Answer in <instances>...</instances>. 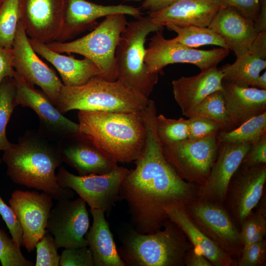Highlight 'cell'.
Masks as SVG:
<instances>
[{"instance_id": "21", "label": "cell", "mask_w": 266, "mask_h": 266, "mask_svg": "<svg viewBox=\"0 0 266 266\" xmlns=\"http://www.w3.org/2000/svg\"><path fill=\"white\" fill-rule=\"evenodd\" d=\"M224 6L218 0H175L166 7L149 13L155 24L166 26L208 27Z\"/></svg>"}, {"instance_id": "3", "label": "cell", "mask_w": 266, "mask_h": 266, "mask_svg": "<svg viewBox=\"0 0 266 266\" xmlns=\"http://www.w3.org/2000/svg\"><path fill=\"white\" fill-rule=\"evenodd\" d=\"M78 133L116 163H130L140 156L146 127L143 111L118 112L79 110Z\"/></svg>"}, {"instance_id": "45", "label": "cell", "mask_w": 266, "mask_h": 266, "mask_svg": "<svg viewBox=\"0 0 266 266\" xmlns=\"http://www.w3.org/2000/svg\"><path fill=\"white\" fill-rule=\"evenodd\" d=\"M184 263L187 266H212L210 262L193 247L186 252Z\"/></svg>"}, {"instance_id": "39", "label": "cell", "mask_w": 266, "mask_h": 266, "mask_svg": "<svg viewBox=\"0 0 266 266\" xmlns=\"http://www.w3.org/2000/svg\"><path fill=\"white\" fill-rule=\"evenodd\" d=\"M188 127V139L191 140H199L217 136L220 132V128L216 122L201 117L189 118Z\"/></svg>"}, {"instance_id": "38", "label": "cell", "mask_w": 266, "mask_h": 266, "mask_svg": "<svg viewBox=\"0 0 266 266\" xmlns=\"http://www.w3.org/2000/svg\"><path fill=\"white\" fill-rule=\"evenodd\" d=\"M237 266H265L266 264V241L265 239L244 246Z\"/></svg>"}, {"instance_id": "17", "label": "cell", "mask_w": 266, "mask_h": 266, "mask_svg": "<svg viewBox=\"0 0 266 266\" xmlns=\"http://www.w3.org/2000/svg\"><path fill=\"white\" fill-rule=\"evenodd\" d=\"M65 0H19L20 21L30 38L56 41L63 22Z\"/></svg>"}, {"instance_id": "31", "label": "cell", "mask_w": 266, "mask_h": 266, "mask_svg": "<svg viewBox=\"0 0 266 266\" xmlns=\"http://www.w3.org/2000/svg\"><path fill=\"white\" fill-rule=\"evenodd\" d=\"M166 27L168 30L177 33V36L173 38L174 40L189 47L214 45L228 49L221 36L208 27L195 26L181 27L172 24Z\"/></svg>"}, {"instance_id": "23", "label": "cell", "mask_w": 266, "mask_h": 266, "mask_svg": "<svg viewBox=\"0 0 266 266\" xmlns=\"http://www.w3.org/2000/svg\"><path fill=\"white\" fill-rule=\"evenodd\" d=\"M223 77L222 71L216 67L196 75L172 80L174 98L182 114L190 111L211 93L222 90Z\"/></svg>"}, {"instance_id": "9", "label": "cell", "mask_w": 266, "mask_h": 266, "mask_svg": "<svg viewBox=\"0 0 266 266\" xmlns=\"http://www.w3.org/2000/svg\"><path fill=\"white\" fill-rule=\"evenodd\" d=\"M218 147L217 136H212L162 145V151L166 160L181 178L200 186L208 178Z\"/></svg>"}, {"instance_id": "20", "label": "cell", "mask_w": 266, "mask_h": 266, "mask_svg": "<svg viewBox=\"0 0 266 266\" xmlns=\"http://www.w3.org/2000/svg\"><path fill=\"white\" fill-rule=\"evenodd\" d=\"M63 162L75 169L79 175L108 173L118 166L79 133L57 142Z\"/></svg>"}, {"instance_id": "11", "label": "cell", "mask_w": 266, "mask_h": 266, "mask_svg": "<svg viewBox=\"0 0 266 266\" xmlns=\"http://www.w3.org/2000/svg\"><path fill=\"white\" fill-rule=\"evenodd\" d=\"M14 78L16 105L28 107L35 112L40 121L39 133L57 142L78 133V124L66 117L43 91L36 89L16 72Z\"/></svg>"}, {"instance_id": "7", "label": "cell", "mask_w": 266, "mask_h": 266, "mask_svg": "<svg viewBox=\"0 0 266 266\" xmlns=\"http://www.w3.org/2000/svg\"><path fill=\"white\" fill-rule=\"evenodd\" d=\"M128 23L125 14H111L81 38L69 42L54 41L46 45L60 53H76L88 58L99 68V76L114 81L118 77L116 50Z\"/></svg>"}, {"instance_id": "6", "label": "cell", "mask_w": 266, "mask_h": 266, "mask_svg": "<svg viewBox=\"0 0 266 266\" xmlns=\"http://www.w3.org/2000/svg\"><path fill=\"white\" fill-rule=\"evenodd\" d=\"M164 29L149 15L140 16L128 22L116 50L117 80L147 98L158 81L159 73L150 72L145 65V44L151 33Z\"/></svg>"}, {"instance_id": "40", "label": "cell", "mask_w": 266, "mask_h": 266, "mask_svg": "<svg viewBox=\"0 0 266 266\" xmlns=\"http://www.w3.org/2000/svg\"><path fill=\"white\" fill-rule=\"evenodd\" d=\"M60 266H94L90 249L87 246L65 249L60 256Z\"/></svg>"}, {"instance_id": "1", "label": "cell", "mask_w": 266, "mask_h": 266, "mask_svg": "<svg viewBox=\"0 0 266 266\" xmlns=\"http://www.w3.org/2000/svg\"><path fill=\"white\" fill-rule=\"evenodd\" d=\"M146 138L142 152L129 170L119 190L125 200L134 230L151 233L161 229L168 219L166 206L186 205L198 198L199 185L188 182L166 160L156 129L157 108L149 104L143 111Z\"/></svg>"}, {"instance_id": "12", "label": "cell", "mask_w": 266, "mask_h": 266, "mask_svg": "<svg viewBox=\"0 0 266 266\" xmlns=\"http://www.w3.org/2000/svg\"><path fill=\"white\" fill-rule=\"evenodd\" d=\"M185 207L208 238L233 259L239 257L243 247L239 230L223 205L197 198Z\"/></svg>"}, {"instance_id": "8", "label": "cell", "mask_w": 266, "mask_h": 266, "mask_svg": "<svg viewBox=\"0 0 266 266\" xmlns=\"http://www.w3.org/2000/svg\"><path fill=\"white\" fill-rule=\"evenodd\" d=\"M146 48L144 62L151 73H160L166 66L188 63L197 66L201 71L217 67L229 55L230 50L220 47L199 50L184 45L172 39H166L163 31L155 32Z\"/></svg>"}, {"instance_id": "41", "label": "cell", "mask_w": 266, "mask_h": 266, "mask_svg": "<svg viewBox=\"0 0 266 266\" xmlns=\"http://www.w3.org/2000/svg\"><path fill=\"white\" fill-rule=\"evenodd\" d=\"M0 215L4 221L13 240L19 246L23 244V231L19 219L12 208L0 196Z\"/></svg>"}, {"instance_id": "42", "label": "cell", "mask_w": 266, "mask_h": 266, "mask_svg": "<svg viewBox=\"0 0 266 266\" xmlns=\"http://www.w3.org/2000/svg\"><path fill=\"white\" fill-rule=\"evenodd\" d=\"M224 6L231 7L254 22L259 15L261 0H218Z\"/></svg>"}, {"instance_id": "48", "label": "cell", "mask_w": 266, "mask_h": 266, "mask_svg": "<svg viewBox=\"0 0 266 266\" xmlns=\"http://www.w3.org/2000/svg\"><path fill=\"white\" fill-rule=\"evenodd\" d=\"M250 86L262 90H266V72L259 75L251 83Z\"/></svg>"}, {"instance_id": "43", "label": "cell", "mask_w": 266, "mask_h": 266, "mask_svg": "<svg viewBox=\"0 0 266 266\" xmlns=\"http://www.w3.org/2000/svg\"><path fill=\"white\" fill-rule=\"evenodd\" d=\"M266 164V134L251 144L240 166H253Z\"/></svg>"}, {"instance_id": "24", "label": "cell", "mask_w": 266, "mask_h": 266, "mask_svg": "<svg viewBox=\"0 0 266 266\" xmlns=\"http://www.w3.org/2000/svg\"><path fill=\"white\" fill-rule=\"evenodd\" d=\"M165 210L168 219L179 227L196 250L203 255L212 266L235 265L234 259L208 238L195 223L185 205H168Z\"/></svg>"}, {"instance_id": "28", "label": "cell", "mask_w": 266, "mask_h": 266, "mask_svg": "<svg viewBox=\"0 0 266 266\" xmlns=\"http://www.w3.org/2000/svg\"><path fill=\"white\" fill-rule=\"evenodd\" d=\"M105 211L103 209H90L93 224L85 238L92 253L94 266H126L105 218Z\"/></svg>"}, {"instance_id": "29", "label": "cell", "mask_w": 266, "mask_h": 266, "mask_svg": "<svg viewBox=\"0 0 266 266\" xmlns=\"http://www.w3.org/2000/svg\"><path fill=\"white\" fill-rule=\"evenodd\" d=\"M184 116L189 118L201 117L211 119L219 125L220 132H228L234 129L227 110L222 90L208 95Z\"/></svg>"}, {"instance_id": "25", "label": "cell", "mask_w": 266, "mask_h": 266, "mask_svg": "<svg viewBox=\"0 0 266 266\" xmlns=\"http://www.w3.org/2000/svg\"><path fill=\"white\" fill-rule=\"evenodd\" d=\"M222 92L234 128L266 112V90L241 87L222 80Z\"/></svg>"}, {"instance_id": "27", "label": "cell", "mask_w": 266, "mask_h": 266, "mask_svg": "<svg viewBox=\"0 0 266 266\" xmlns=\"http://www.w3.org/2000/svg\"><path fill=\"white\" fill-rule=\"evenodd\" d=\"M266 68V31L259 33L247 51L235 61L219 68L223 80L248 87Z\"/></svg>"}, {"instance_id": "2", "label": "cell", "mask_w": 266, "mask_h": 266, "mask_svg": "<svg viewBox=\"0 0 266 266\" xmlns=\"http://www.w3.org/2000/svg\"><path fill=\"white\" fill-rule=\"evenodd\" d=\"M2 160L14 183L42 191L57 201L74 197L72 190L60 187L57 181L55 170L63 162L57 146L39 132H26L3 151Z\"/></svg>"}, {"instance_id": "10", "label": "cell", "mask_w": 266, "mask_h": 266, "mask_svg": "<svg viewBox=\"0 0 266 266\" xmlns=\"http://www.w3.org/2000/svg\"><path fill=\"white\" fill-rule=\"evenodd\" d=\"M128 171L118 166L105 174L76 175L61 166L56 177L60 187L74 191L91 209L106 211L119 200L120 186Z\"/></svg>"}, {"instance_id": "15", "label": "cell", "mask_w": 266, "mask_h": 266, "mask_svg": "<svg viewBox=\"0 0 266 266\" xmlns=\"http://www.w3.org/2000/svg\"><path fill=\"white\" fill-rule=\"evenodd\" d=\"M12 49L16 72L31 85L39 86L56 105L63 84L55 71L38 57L20 21Z\"/></svg>"}, {"instance_id": "46", "label": "cell", "mask_w": 266, "mask_h": 266, "mask_svg": "<svg viewBox=\"0 0 266 266\" xmlns=\"http://www.w3.org/2000/svg\"><path fill=\"white\" fill-rule=\"evenodd\" d=\"M175 0H143L142 7L150 12H154L162 10Z\"/></svg>"}, {"instance_id": "13", "label": "cell", "mask_w": 266, "mask_h": 266, "mask_svg": "<svg viewBox=\"0 0 266 266\" xmlns=\"http://www.w3.org/2000/svg\"><path fill=\"white\" fill-rule=\"evenodd\" d=\"M266 181V164L240 166L227 188L223 205L239 230L262 199Z\"/></svg>"}, {"instance_id": "50", "label": "cell", "mask_w": 266, "mask_h": 266, "mask_svg": "<svg viewBox=\"0 0 266 266\" xmlns=\"http://www.w3.org/2000/svg\"><path fill=\"white\" fill-rule=\"evenodd\" d=\"M3 0H0V5L1 4V3H2Z\"/></svg>"}, {"instance_id": "47", "label": "cell", "mask_w": 266, "mask_h": 266, "mask_svg": "<svg viewBox=\"0 0 266 266\" xmlns=\"http://www.w3.org/2000/svg\"><path fill=\"white\" fill-rule=\"evenodd\" d=\"M254 23L258 33L266 30V0H261L260 12Z\"/></svg>"}, {"instance_id": "19", "label": "cell", "mask_w": 266, "mask_h": 266, "mask_svg": "<svg viewBox=\"0 0 266 266\" xmlns=\"http://www.w3.org/2000/svg\"><path fill=\"white\" fill-rule=\"evenodd\" d=\"M63 26L56 41L66 42L84 32L101 17L121 13L138 18L140 10L132 6L119 4L103 5L86 0H65Z\"/></svg>"}, {"instance_id": "4", "label": "cell", "mask_w": 266, "mask_h": 266, "mask_svg": "<svg viewBox=\"0 0 266 266\" xmlns=\"http://www.w3.org/2000/svg\"><path fill=\"white\" fill-rule=\"evenodd\" d=\"M149 100L119 80L96 75L81 85H63L56 106L63 114L72 110L134 112L143 111Z\"/></svg>"}, {"instance_id": "33", "label": "cell", "mask_w": 266, "mask_h": 266, "mask_svg": "<svg viewBox=\"0 0 266 266\" xmlns=\"http://www.w3.org/2000/svg\"><path fill=\"white\" fill-rule=\"evenodd\" d=\"M19 22V0H3L0 5V46L12 48Z\"/></svg>"}, {"instance_id": "22", "label": "cell", "mask_w": 266, "mask_h": 266, "mask_svg": "<svg viewBox=\"0 0 266 266\" xmlns=\"http://www.w3.org/2000/svg\"><path fill=\"white\" fill-rule=\"evenodd\" d=\"M208 27L221 36L236 58L247 51L258 34L253 21L228 6L219 10Z\"/></svg>"}, {"instance_id": "5", "label": "cell", "mask_w": 266, "mask_h": 266, "mask_svg": "<svg viewBox=\"0 0 266 266\" xmlns=\"http://www.w3.org/2000/svg\"><path fill=\"white\" fill-rule=\"evenodd\" d=\"M192 247L179 227L168 219L153 233L129 231L118 251L126 266H184L185 254Z\"/></svg>"}, {"instance_id": "35", "label": "cell", "mask_w": 266, "mask_h": 266, "mask_svg": "<svg viewBox=\"0 0 266 266\" xmlns=\"http://www.w3.org/2000/svg\"><path fill=\"white\" fill-rule=\"evenodd\" d=\"M255 211H252L242 222L239 235L242 245L258 242L264 239L266 233L265 200Z\"/></svg>"}, {"instance_id": "44", "label": "cell", "mask_w": 266, "mask_h": 266, "mask_svg": "<svg viewBox=\"0 0 266 266\" xmlns=\"http://www.w3.org/2000/svg\"><path fill=\"white\" fill-rule=\"evenodd\" d=\"M15 70L12 64V49L0 46V85L8 77H14Z\"/></svg>"}, {"instance_id": "49", "label": "cell", "mask_w": 266, "mask_h": 266, "mask_svg": "<svg viewBox=\"0 0 266 266\" xmlns=\"http://www.w3.org/2000/svg\"><path fill=\"white\" fill-rule=\"evenodd\" d=\"M125 0L140 1V0Z\"/></svg>"}, {"instance_id": "26", "label": "cell", "mask_w": 266, "mask_h": 266, "mask_svg": "<svg viewBox=\"0 0 266 266\" xmlns=\"http://www.w3.org/2000/svg\"><path fill=\"white\" fill-rule=\"evenodd\" d=\"M35 52L51 64L59 73L64 85L76 86L100 74L95 64L88 58L77 59L49 48L45 43L29 38Z\"/></svg>"}, {"instance_id": "14", "label": "cell", "mask_w": 266, "mask_h": 266, "mask_svg": "<svg viewBox=\"0 0 266 266\" xmlns=\"http://www.w3.org/2000/svg\"><path fill=\"white\" fill-rule=\"evenodd\" d=\"M89 225L86 203L79 197L57 200L50 211L47 230L58 249H69L88 246L85 236Z\"/></svg>"}, {"instance_id": "32", "label": "cell", "mask_w": 266, "mask_h": 266, "mask_svg": "<svg viewBox=\"0 0 266 266\" xmlns=\"http://www.w3.org/2000/svg\"><path fill=\"white\" fill-rule=\"evenodd\" d=\"M15 82L14 77L5 78L0 85V151H5L11 145L7 138L6 127L14 108Z\"/></svg>"}, {"instance_id": "36", "label": "cell", "mask_w": 266, "mask_h": 266, "mask_svg": "<svg viewBox=\"0 0 266 266\" xmlns=\"http://www.w3.org/2000/svg\"><path fill=\"white\" fill-rule=\"evenodd\" d=\"M19 246L0 229V262L2 266H33V263L23 255Z\"/></svg>"}, {"instance_id": "16", "label": "cell", "mask_w": 266, "mask_h": 266, "mask_svg": "<svg viewBox=\"0 0 266 266\" xmlns=\"http://www.w3.org/2000/svg\"><path fill=\"white\" fill-rule=\"evenodd\" d=\"M52 197L44 192L16 190L9 200L23 231V244L28 252L47 230L48 220L53 206Z\"/></svg>"}, {"instance_id": "37", "label": "cell", "mask_w": 266, "mask_h": 266, "mask_svg": "<svg viewBox=\"0 0 266 266\" xmlns=\"http://www.w3.org/2000/svg\"><path fill=\"white\" fill-rule=\"evenodd\" d=\"M35 266H59L60 256L54 238L47 230L36 243Z\"/></svg>"}, {"instance_id": "18", "label": "cell", "mask_w": 266, "mask_h": 266, "mask_svg": "<svg viewBox=\"0 0 266 266\" xmlns=\"http://www.w3.org/2000/svg\"><path fill=\"white\" fill-rule=\"evenodd\" d=\"M251 143L218 142L217 156L198 199L223 205L229 184L251 146Z\"/></svg>"}, {"instance_id": "34", "label": "cell", "mask_w": 266, "mask_h": 266, "mask_svg": "<svg viewBox=\"0 0 266 266\" xmlns=\"http://www.w3.org/2000/svg\"><path fill=\"white\" fill-rule=\"evenodd\" d=\"M156 129L162 145L174 144L189 137L188 119L167 118L163 114L157 115Z\"/></svg>"}, {"instance_id": "30", "label": "cell", "mask_w": 266, "mask_h": 266, "mask_svg": "<svg viewBox=\"0 0 266 266\" xmlns=\"http://www.w3.org/2000/svg\"><path fill=\"white\" fill-rule=\"evenodd\" d=\"M266 134V112L254 116L228 132H220L218 142L252 144Z\"/></svg>"}]
</instances>
